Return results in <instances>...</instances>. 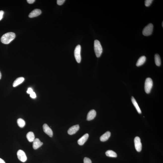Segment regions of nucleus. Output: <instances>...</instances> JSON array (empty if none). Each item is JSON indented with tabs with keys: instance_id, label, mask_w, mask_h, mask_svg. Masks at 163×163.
<instances>
[{
	"instance_id": "f257e3e1",
	"label": "nucleus",
	"mask_w": 163,
	"mask_h": 163,
	"mask_svg": "<svg viewBox=\"0 0 163 163\" xmlns=\"http://www.w3.org/2000/svg\"><path fill=\"white\" fill-rule=\"evenodd\" d=\"M16 37V34L13 32L6 33L1 37V41L5 44H8L13 40Z\"/></svg>"
},
{
	"instance_id": "f03ea898",
	"label": "nucleus",
	"mask_w": 163,
	"mask_h": 163,
	"mask_svg": "<svg viewBox=\"0 0 163 163\" xmlns=\"http://www.w3.org/2000/svg\"><path fill=\"white\" fill-rule=\"evenodd\" d=\"M94 48L96 57H100L102 53L103 49L102 45L99 40H95Z\"/></svg>"
},
{
	"instance_id": "7ed1b4c3",
	"label": "nucleus",
	"mask_w": 163,
	"mask_h": 163,
	"mask_svg": "<svg viewBox=\"0 0 163 163\" xmlns=\"http://www.w3.org/2000/svg\"><path fill=\"white\" fill-rule=\"evenodd\" d=\"M153 86V81L150 78H146L145 83V90L146 93H150Z\"/></svg>"
},
{
	"instance_id": "20e7f679",
	"label": "nucleus",
	"mask_w": 163,
	"mask_h": 163,
	"mask_svg": "<svg viewBox=\"0 0 163 163\" xmlns=\"http://www.w3.org/2000/svg\"><path fill=\"white\" fill-rule=\"evenodd\" d=\"M153 26L152 23H149L145 27L143 31V34L144 36H148L152 34L153 31Z\"/></svg>"
},
{
	"instance_id": "39448f33",
	"label": "nucleus",
	"mask_w": 163,
	"mask_h": 163,
	"mask_svg": "<svg viewBox=\"0 0 163 163\" xmlns=\"http://www.w3.org/2000/svg\"><path fill=\"white\" fill-rule=\"evenodd\" d=\"M81 46L78 45L75 48L74 53L75 59L78 63H80L81 61Z\"/></svg>"
},
{
	"instance_id": "423d86ee",
	"label": "nucleus",
	"mask_w": 163,
	"mask_h": 163,
	"mask_svg": "<svg viewBox=\"0 0 163 163\" xmlns=\"http://www.w3.org/2000/svg\"><path fill=\"white\" fill-rule=\"evenodd\" d=\"M134 143L136 150L138 152L141 151L142 145L140 137H135L134 139Z\"/></svg>"
},
{
	"instance_id": "0eeeda50",
	"label": "nucleus",
	"mask_w": 163,
	"mask_h": 163,
	"mask_svg": "<svg viewBox=\"0 0 163 163\" xmlns=\"http://www.w3.org/2000/svg\"><path fill=\"white\" fill-rule=\"evenodd\" d=\"M17 155L18 158L22 162H25L26 161L27 156L24 151L21 149L18 150L17 152Z\"/></svg>"
},
{
	"instance_id": "6e6552de",
	"label": "nucleus",
	"mask_w": 163,
	"mask_h": 163,
	"mask_svg": "<svg viewBox=\"0 0 163 163\" xmlns=\"http://www.w3.org/2000/svg\"><path fill=\"white\" fill-rule=\"evenodd\" d=\"M44 132L50 137H52L53 136V132L52 130L46 124H44L43 126Z\"/></svg>"
},
{
	"instance_id": "1a4fd4ad",
	"label": "nucleus",
	"mask_w": 163,
	"mask_h": 163,
	"mask_svg": "<svg viewBox=\"0 0 163 163\" xmlns=\"http://www.w3.org/2000/svg\"><path fill=\"white\" fill-rule=\"evenodd\" d=\"M79 129L78 125H76L71 127L68 131V133L69 135H72L74 134Z\"/></svg>"
},
{
	"instance_id": "9d476101",
	"label": "nucleus",
	"mask_w": 163,
	"mask_h": 163,
	"mask_svg": "<svg viewBox=\"0 0 163 163\" xmlns=\"http://www.w3.org/2000/svg\"><path fill=\"white\" fill-rule=\"evenodd\" d=\"M33 142V147L34 149H38L43 144V143L41 142L38 138L35 139Z\"/></svg>"
},
{
	"instance_id": "9b49d317",
	"label": "nucleus",
	"mask_w": 163,
	"mask_h": 163,
	"mask_svg": "<svg viewBox=\"0 0 163 163\" xmlns=\"http://www.w3.org/2000/svg\"><path fill=\"white\" fill-rule=\"evenodd\" d=\"M42 13V11L38 9H35L32 11L29 15V17L30 18L36 17L40 15Z\"/></svg>"
},
{
	"instance_id": "f8f14e48",
	"label": "nucleus",
	"mask_w": 163,
	"mask_h": 163,
	"mask_svg": "<svg viewBox=\"0 0 163 163\" xmlns=\"http://www.w3.org/2000/svg\"><path fill=\"white\" fill-rule=\"evenodd\" d=\"M96 112L94 110H92L89 112L87 114V120L90 121L93 120L96 117Z\"/></svg>"
},
{
	"instance_id": "ddd939ff",
	"label": "nucleus",
	"mask_w": 163,
	"mask_h": 163,
	"mask_svg": "<svg viewBox=\"0 0 163 163\" xmlns=\"http://www.w3.org/2000/svg\"><path fill=\"white\" fill-rule=\"evenodd\" d=\"M89 137L88 134H85L78 140L77 141L78 144L80 145H83L87 141Z\"/></svg>"
},
{
	"instance_id": "4468645a",
	"label": "nucleus",
	"mask_w": 163,
	"mask_h": 163,
	"mask_svg": "<svg viewBox=\"0 0 163 163\" xmlns=\"http://www.w3.org/2000/svg\"><path fill=\"white\" fill-rule=\"evenodd\" d=\"M111 135V132L110 131H107L100 137V140L102 142L107 141Z\"/></svg>"
},
{
	"instance_id": "2eb2a0df",
	"label": "nucleus",
	"mask_w": 163,
	"mask_h": 163,
	"mask_svg": "<svg viewBox=\"0 0 163 163\" xmlns=\"http://www.w3.org/2000/svg\"><path fill=\"white\" fill-rule=\"evenodd\" d=\"M24 78L23 77H20L15 80L13 84V86L14 87H17L22 83L24 81Z\"/></svg>"
},
{
	"instance_id": "dca6fc26",
	"label": "nucleus",
	"mask_w": 163,
	"mask_h": 163,
	"mask_svg": "<svg viewBox=\"0 0 163 163\" xmlns=\"http://www.w3.org/2000/svg\"><path fill=\"white\" fill-rule=\"evenodd\" d=\"M146 60V57L145 56H142L140 57L137 60L136 66H139L143 65L145 63Z\"/></svg>"
},
{
	"instance_id": "f3484780",
	"label": "nucleus",
	"mask_w": 163,
	"mask_h": 163,
	"mask_svg": "<svg viewBox=\"0 0 163 163\" xmlns=\"http://www.w3.org/2000/svg\"><path fill=\"white\" fill-rule=\"evenodd\" d=\"M131 101H132L134 107H135L138 112L139 114H141V110H140L139 107V106L138 104H137L136 101L135 99H134V97L132 96V97H131Z\"/></svg>"
},
{
	"instance_id": "a211bd4d",
	"label": "nucleus",
	"mask_w": 163,
	"mask_h": 163,
	"mask_svg": "<svg viewBox=\"0 0 163 163\" xmlns=\"http://www.w3.org/2000/svg\"><path fill=\"white\" fill-rule=\"evenodd\" d=\"M26 137L28 141L30 142H32L35 139V136L34 133L32 132H29L27 134Z\"/></svg>"
},
{
	"instance_id": "6ab92c4d",
	"label": "nucleus",
	"mask_w": 163,
	"mask_h": 163,
	"mask_svg": "<svg viewBox=\"0 0 163 163\" xmlns=\"http://www.w3.org/2000/svg\"><path fill=\"white\" fill-rule=\"evenodd\" d=\"M106 155L107 156L111 157H116L117 154L114 151L112 150H108L105 152Z\"/></svg>"
},
{
	"instance_id": "aec40b11",
	"label": "nucleus",
	"mask_w": 163,
	"mask_h": 163,
	"mask_svg": "<svg viewBox=\"0 0 163 163\" xmlns=\"http://www.w3.org/2000/svg\"><path fill=\"white\" fill-rule=\"evenodd\" d=\"M155 64L158 66H159L161 64V59L158 54H156L155 56Z\"/></svg>"
},
{
	"instance_id": "412c9836",
	"label": "nucleus",
	"mask_w": 163,
	"mask_h": 163,
	"mask_svg": "<svg viewBox=\"0 0 163 163\" xmlns=\"http://www.w3.org/2000/svg\"><path fill=\"white\" fill-rule=\"evenodd\" d=\"M17 123L18 126L21 128H23L25 125V120L21 118H19L18 119Z\"/></svg>"
},
{
	"instance_id": "4be33fe9",
	"label": "nucleus",
	"mask_w": 163,
	"mask_h": 163,
	"mask_svg": "<svg viewBox=\"0 0 163 163\" xmlns=\"http://www.w3.org/2000/svg\"><path fill=\"white\" fill-rule=\"evenodd\" d=\"M153 1L152 0H146L145 1V5L146 7H148L152 4Z\"/></svg>"
},
{
	"instance_id": "5701e85b",
	"label": "nucleus",
	"mask_w": 163,
	"mask_h": 163,
	"mask_svg": "<svg viewBox=\"0 0 163 163\" xmlns=\"http://www.w3.org/2000/svg\"><path fill=\"white\" fill-rule=\"evenodd\" d=\"M84 163H92V161L90 158L85 157L84 159Z\"/></svg>"
},
{
	"instance_id": "b1692460",
	"label": "nucleus",
	"mask_w": 163,
	"mask_h": 163,
	"mask_svg": "<svg viewBox=\"0 0 163 163\" xmlns=\"http://www.w3.org/2000/svg\"><path fill=\"white\" fill-rule=\"evenodd\" d=\"M65 1L64 0H57V4L58 5H61L64 3Z\"/></svg>"
},
{
	"instance_id": "393cba45",
	"label": "nucleus",
	"mask_w": 163,
	"mask_h": 163,
	"mask_svg": "<svg viewBox=\"0 0 163 163\" xmlns=\"http://www.w3.org/2000/svg\"><path fill=\"white\" fill-rule=\"evenodd\" d=\"M30 97H31V98L34 99V98H35L36 97V94L34 92H33L32 93L30 94Z\"/></svg>"
},
{
	"instance_id": "a878e982",
	"label": "nucleus",
	"mask_w": 163,
	"mask_h": 163,
	"mask_svg": "<svg viewBox=\"0 0 163 163\" xmlns=\"http://www.w3.org/2000/svg\"><path fill=\"white\" fill-rule=\"evenodd\" d=\"M4 12L2 10L0 11V21L3 19L4 16Z\"/></svg>"
},
{
	"instance_id": "bb28decb",
	"label": "nucleus",
	"mask_w": 163,
	"mask_h": 163,
	"mask_svg": "<svg viewBox=\"0 0 163 163\" xmlns=\"http://www.w3.org/2000/svg\"><path fill=\"white\" fill-rule=\"evenodd\" d=\"M33 92V91L32 89L31 88H29L28 89V90H27V93L29 94H30L32 93Z\"/></svg>"
},
{
	"instance_id": "cd10ccee",
	"label": "nucleus",
	"mask_w": 163,
	"mask_h": 163,
	"mask_svg": "<svg viewBox=\"0 0 163 163\" xmlns=\"http://www.w3.org/2000/svg\"><path fill=\"white\" fill-rule=\"evenodd\" d=\"M27 1L28 4H32L35 1V0H27Z\"/></svg>"
},
{
	"instance_id": "c85d7f7f",
	"label": "nucleus",
	"mask_w": 163,
	"mask_h": 163,
	"mask_svg": "<svg viewBox=\"0 0 163 163\" xmlns=\"http://www.w3.org/2000/svg\"><path fill=\"white\" fill-rule=\"evenodd\" d=\"M0 163H6L4 160L0 158Z\"/></svg>"
},
{
	"instance_id": "c756f323",
	"label": "nucleus",
	"mask_w": 163,
	"mask_h": 163,
	"mask_svg": "<svg viewBox=\"0 0 163 163\" xmlns=\"http://www.w3.org/2000/svg\"><path fill=\"white\" fill-rule=\"evenodd\" d=\"M1 72H0V79H1Z\"/></svg>"
},
{
	"instance_id": "7c9ffc66",
	"label": "nucleus",
	"mask_w": 163,
	"mask_h": 163,
	"mask_svg": "<svg viewBox=\"0 0 163 163\" xmlns=\"http://www.w3.org/2000/svg\"><path fill=\"white\" fill-rule=\"evenodd\" d=\"M162 27H163V22H162Z\"/></svg>"
}]
</instances>
